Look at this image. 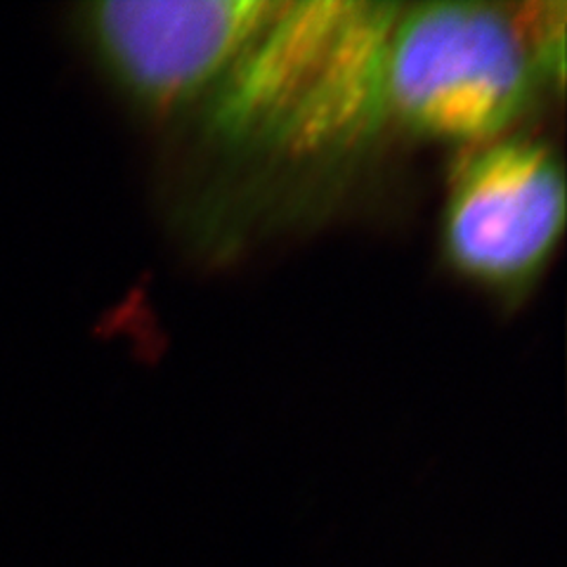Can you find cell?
<instances>
[{
    "mask_svg": "<svg viewBox=\"0 0 567 567\" xmlns=\"http://www.w3.org/2000/svg\"><path fill=\"white\" fill-rule=\"evenodd\" d=\"M398 3H279L208 97L223 145L284 158L362 147L388 118V48Z\"/></svg>",
    "mask_w": 567,
    "mask_h": 567,
    "instance_id": "cell-1",
    "label": "cell"
},
{
    "mask_svg": "<svg viewBox=\"0 0 567 567\" xmlns=\"http://www.w3.org/2000/svg\"><path fill=\"white\" fill-rule=\"evenodd\" d=\"M542 76L511 8H402L388 48V116L440 142H487L535 100Z\"/></svg>",
    "mask_w": 567,
    "mask_h": 567,
    "instance_id": "cell-2",
    "label": "cell"
},
{
    "mask_svg": "<svg viewBox=\"0 0 567 567\" xmlns=\"http://www.w3.org/2000/svg\"><path fill=\"white\" fill-rule=\"evenodd\" d=\"M279 3L104 0L74 10L79 39L123 95L154 114L210 97Z\"/></svg>",
    "mask_w": 567,
    "mask_h": 567,
    "instance_id": "cell-3",
    "label": "cell"
},
{
    "mask_svg": "<svg viewBox=\"0 0 567 567\" xmlns=\"http://www.w3.org/2000/svg\"><path fill=\"white\" fill-rule=\"evenodd\" d=\"M563 225L560 158L537 140H502L456 164L442 210V256L458 277L513 293L542 272Z\"/></svg>",
    "mask_w": 567,
    "mask_h": 567,
    "instance_id": "cell-4",
    "label": "cell"
},
{
    "mask_svg": "<svg viewBox=\"0 0 567 567\" xmlns=\"http://www.w3.org/2000/svg\"><path fill=\"white\" fill-rule=\"evenodd\" d=\"M513 20L539 76L554 81L560 91L565 76V3H525L513 8Z\"/></svg>",
    "mask_w": 567,
    "mask_h": 567,
    "instance_id": "cell-5",
    "label": "cell"
}]
</instances>
